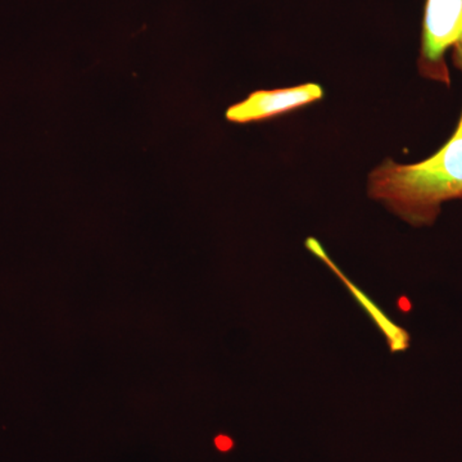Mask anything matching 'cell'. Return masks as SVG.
Here are the masks:
<instances>
[{
    "label": "cell",
    "mask_w": 462,
    "mask_h": 462,
    "mask_svg": "<svg viewBox=\"0 0 462 462\" xmlns=\"http://www.w3.org/2000/svg\"><path fill=\"white\" fill-rule=\"evenodd\" d=\"M367 194L411 226L436 223L446 202L462 199V109L454 134L436 153L416 163L387 158L369 173Z\"/></svg>",
    "instance_id": "6da1fadb"
},
{
    "label": "cell",
    "mask_w": 462,
    "mask_h": 462,
    "mask_svg": "<svg viewBox=\"0 0 462 462\" xmlns=\"http://www.w3.org/2000/svg\"><path fill=\"white\" fill-rule=\"evenodd\" d=\"M448 54L462 75V0H425L418 58L421 78L449 87Z\"/></svg>",
    "instance_id": "7a4b0ae2"
},
{
    "label": "cell",
    "mask_w": 462,
    "mask_h": 462,
    "mask_svg": "<svg viewBox=\"0 0 462 462\" xmlns=\"http://www.w3.org/2000/svg\"><path fill=\"white\" fill-rule=\"evenodd\" d=\"M324 98L320 84L306 83L282 89L254 90L247 98L230 106L225 118L231 124L263 123L279 116L291 114Z\"/></svg>",
    "instance_id": "3957f363"
}]
</instances>
